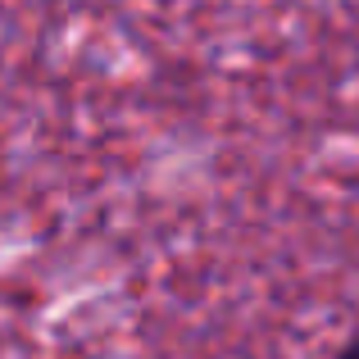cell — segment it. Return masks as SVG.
Here are the masks:
<instances>
[{
  "instance_id": "cell-1",
  "label": "cell",
  "mask_w": 359,
  "mask_h": 359,
  "mask_svg": "<svg viewBox=\"0 0 359 359\" xmlns=\"http://www.w3.org/2000/svg\"><path fill=\"white\" fill-rule=\"evenodd\" d=\"M346 359H359V351H351V355H346Z\"/></svg>"
}]
</instances>
